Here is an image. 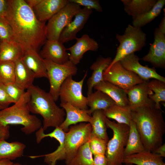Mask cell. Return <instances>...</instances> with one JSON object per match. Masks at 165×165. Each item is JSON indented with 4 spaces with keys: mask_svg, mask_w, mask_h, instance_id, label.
Listing matches in <instances>:
<instances>
[{
    "mask_svg": "<svg viewBox=\"0 0 165 165\" xmlns=\"http://www.w3.org/2000/svg\"><path fill=\"white\" fill-rule=\"evenodd\" d=\"M6 18L13 30L15 41L24 53L37 52L47 40L46 23L38 20L24 0H9Z\"/></svg>",
    "mask_w": 165,
    "mask_h": 165,
    "instance_id": "1",
    "label": "cell"
},
{
    "mask_svg": "<svg viewBox=\"0 0 165 165\" xmlns=\"http://www.w3.org/2000/svg\"><path fill=\"white\" fill-rule=\"evenodd\" d=\"M161 108L155 105L145 106L131 110L132 120L147 151L154 152L163 144L165 123Z\"/></svg>",
    "mask_w": 165,
    "mask_h": 165,
    "instance_id": "2",
    "label": "cell"
},
{
    "mask_svg": "<svg viewBox=\"0 0 165 165\" xmlns=\"http://www.w3.org/2000/svg\"><path fill=\"white\" fill-rule=\"evenodd\" d=\"M92 131L90 123H81L71 127L66 133L63 146L49 154L33 156V159L44 157V162L48 165H56L58 160H64L70 165L74 159L79 148L88 141Z\"/></svg>",
    "mask_w": 165,
    "mask_h": 165,
    "instance_id": "3",
    "label": "cell"
},
{
    "mask_svg": "<svg viewBox=\"0 0 165 165\" xmlns=\"http://www.w3.org/2000/svg\"><path fill=\"white\" fill-rule=\"evenodd\" d=\"M30 98L28 105L31 112L39 114L43 118L44 130L50 127H59L64 120V109L56 104L49 93L33 84L27 89Z\"/></svg>",
    "mask_w": 165,
    "mask_h": 165,
    "instance_id": "4",
    "label": "cell"
},
{
    "mask_svg": "<svg viewBox=\"0 0 165 165\" xmlns=\"http://www.w3.org/2000/svg\"><path fill=\"white\" fill-rule=\"evenodd\" d=\"M30 98V94L27 90L18 102L0 110V123L5 126L21 125V130L28 135L38 130L42 123L35 115L31 114L28 105Z\"/></svg>",
    "mask_w": 165,
    "mask_h": 165,
    "instance_id": "5",
    "label": "cell"
},
{
    "mask_svg": "<svg viewBox=\"0 0 165 165\" xmlns=\"http://www.w3.org/2000/svg\"><path fill=\"white\" fill-rule=\"evenodd\" d=\"M107 127L113 131L112 138L108 141L105 153L107 165H123L124 153L130 130L129 126L110 120L106 116Z\"/></svg>",
    "mask_w": 165,
    "mask_h": 165,
    "instance_id": "6",
    "label": "cell"
},
{
    "mask_svg": "<svg viewBox=\"0 0 165 165\" xmlns=\"http://www.w3.org/2000/svg\"><path fill=\"white\" fill-rule=\"evenodd\" d=\"M116 38L119 44L116 56L108 68L126 56L141 50L145 46L146 39V34L141 28L130 24L126 28L123 34H117Z\"/></svg>",
    "mask_w": 165,
    "mask_h": 165,
    "instance_id": "7",
    "label": "cell"
},
{
    "mask_svg": "<svg viewBox=\"0 0 165 165\" xmlns=\"http://www.w3.org/2000/svg\"><path fill=\"white\" fill-rule=\"evenodd\" d=\"M43 60L50 83L49 93L56 101L59 98L61 85L68 77L76 74L78 68L76 65L69 60L63 64H59L49 60Z\"/></svg>",
    "mask_w": 165,
    "mask_h": 165,
    "instance_id": "8",
    "label": "cell"
},
{
    "mask_svg": "<svg viewBox=\"0 0 165 165\" xmlns=\"http://www.w3.org/2000/svg\"><path fill=\"white\" fill-rule=\"evenodd\" d=\"M81 9L79 5L68 1L66 5L48 20L46 24L47 40H59L63 29Z\"/></svg>",
    "mask_w": 165,
    "mask_h": 165,
    "instance_id": "9",
    "label": "cell"
},
{
    "mask_svg": "<svg viewBox=\"0 0 165 165\" xmlns=\"http://www.w3.org/2000/svg\"><path fill=\"white\" fill-rule=\"evenodd\" d=\"M87 75V71L82 79L79 81L68 77L61 85L59 92L61 102H67L81 109H88L87 97L82 94L84 81Z\"/></svg>",
    "mask_w": 165,
    "mask_h": 165,
    "instance_id": "10",
    "label": "cell"
},
{
    "mask_svg": "<svg viewBox=\"0 0 165 165\" xmlns=\"http://www.w3.org/2000/svg\"><path fill=\"white\" fill-rule=\"evenodd\" d=\"M104 80L113 84L127 91L134 86L144 81L134 73L125 68L117 62L104 72Z\"/></svg>",
    "mask_w": 165,
    "mask_h": 165,
    "instance_id": "11",
    "label": "cell"
},
{
    "mask_svg": "<svg viewBox=\"0 0 165 165\" xmlns=\"http://www.w3.org/2000/svg\"><path fill=\"white\" fill-rule=\"evenodd\" d=\"M154 41L151 45L148 54L142 59L151 63L154 68L165 67V33L158 28L154 30Z\"/></svg>",
    "mask_w": 165,
    "mask_h": 165,
    "instance_id": "12",
    "label": "cell"
},
{
    "mask_svg": "<svg viewBox=\"0 0 165 165\" xmlns=\"http://www.w3.org/2000/svg\"><path fill=\"white\" fill-rule=\"evenodd\" d=\"M139 60L137 55L133 53L126 56L119 62L125 68L134 73L144 81L153 79L165 82V78L159 74L154 68L143 66L139 62Z\"/></svg>",
    "mask_w": 165,
    "mask_h": 165,
    "instance_id": "13",
    "label": "cell"
},
{
    "mask_svg": "<svg viewBox=\"0 0 165 165\" xmlns=\"http://www.w3.org/2000/svg\"><path fill=\"white\" fill-rule=\"evenodd\" d=\"M92 12L90 8H81L75 15L74 20L63 29L58 41L64 44L75 39L77 34L83 28Z\"/></svg>",
    "mask_w": 165,
    "mask_h": 165,
    "instance_id": "14",
    "label": "cell"
},
{
    "mask_svg": "<svg viewBox=\"0 0 165 165\" xmlns=\"http://www.w3.org/2000/svg\"><path fill=\"white\" fill-rule=\"evenodd\" d=\"M63 44L58 40H47L39 54L43 59L62 64L69 60V53Z\"/></svg>",
    "mask_w": 165,
    "mask_h": 165,
    "instance_id": "15",
    "label": "cell"
},
{
    "mask_svg": "<svg viewBox=\"0 0 165 165\" xmlns=\"http://www.w3.org/2000/svg\"><path fill=\"white\" fill-rule=\"evenodd\" d=\"M75 39L76 43L67 49L70 52L69 60L76 65L79 63L84 54L87 51L97 50L99 45L87 34H84L79 38L77 37Z\"/></svg>",
    "mask_w": 165,
    "mask_h": 165,
    "instance_id": "16",
    "label": "cell"
},
{
    "mask_svg": "<svg viewBox=\"0 0 165 165\" xmlns=\"http://www.w3.org/2000/svg\"><path fill=\"white\" fill-rule=\"evenodd\" d=\"M147 82L137 84L127 91L129 106L131 110L155 105L149 97L150 90L147 85Z\"/></svg>",
    "mask_w": 165,
    "mask_h": 165,
    "instance_id": "17",
    "label": "cell"
},
{
    "mask_svg": "<svg viewBox=\"0 0 165 165\" xmlns=\"http://www.w3.org/2000/svg\"><path fill=\"white\" fill-rule=\"evenodd\" d=\"M60 106L65 110L66 117L59 127L64 132L69 130L68 127L71 125L91 122L92 116L89 114L88 109H81L67 102H61Z\"/></svg>",
    "mask_w": 165,
    "mask_h": 165,
    "instance_id": "18",
    "label": "cell"
},
{
    "mask_svg": "<svg viewBox=\"0 0 165 165\" xmlns=\"http://www.w3.org/2000/svg\"><path fill=\"white\" fill-rule=\"evenodd\" d=\"M68 2L67 0H41L32 9L38 19L46 23Z\"/></svg>",
    "mask_w": 165,
    "mask_h": 165,
    "instance_id": "19",
    "label": "cell"
},
{
    "mask_svg": "<svg viewBox=\"0 0 165 165\" xmlns=\"http://www.w3.org/2000/svg\"><path fill=\"white\" fill-rule=\"evenodd\" d=\"M94 88L106 94L116 105L122 106H129L128 97L125 90L104 80L97 84Z\"/></svg>",
    "mask_w": 165,
    "mask_h": 165,
    "instance_id": "20",
    "label": "cell"
},
{
    "mask_svg": "<svg viewBox=\"0 0 165 165\" xmlns=\"http://www.w3.org/2000/svg\"><path fill=\"white\" fill-rule=\"evenodd\" d=\"M21 59L26 66L33 72L35 78H48L43 60L37 52L33 50L27 51L24 53Z\"/></svg>",
    "mask_w": 165,
    "mask_h": 165,
    "instance_id": "21",
    "label": "cell"
},
{
    "mask_svg": "<svg viewBox=\"0 0 165 165\" xmlns=\"http://www.w3.org/2000/svg\"><path fill=\"white\" fill-rule=\"evenodd\" d=\"M112 61L111 57L104 58L100 57L91 66L90 69L93 71L91 76L87 82V95L93 92V89L95 85L104 81V72L109 67Z\"/></svg>",
    "mask_w": 165,
    "mask_h": 165,
    "instance_id": "22",
    "label": "cell"
},
{
    "mask_svg": "<svg viewBox=\"0 0 165 165\" xmlns=\"http://www.w3.org/2000/svg\"><path fill=\"white\" fill-rule=\"evenodd\" d=\"M156 0H121L125 12L132 16L133 20L138 16L151 10Z\"/></svg>",
    "mask_w": 165,
    "mask_h": 165,
    "instance_id": "23",
    "label": "cell"
},
{
    "mask_svg": "<svg viewBox=\"0 0 165 165\" xmlns=\"http://www.w3.org/2000/svg\"><path fill=\"white\" fill-rule=\"evenodd\" d=\"M123 163L137 165H165L159 155L146 151L125 157Z\"/></svg>",
    "mask_w": 165,
    "mask_h": 165,
    "instance_id": "24",
    "label": "cell"
},
{
    "mask_svg": "<svg viewBox=\"0 0 165 165\" xmlns=\"http://www.w3.org/2000/svg\"><path fill=\"white\" fill-rule=\"evenodd\" d=\"M87 105L90 107L88 109L89 114L91 116L94 111L106 109L115 104L113 100L104 92L97 90L87 95Z\"/></svg>",
    "mask_w": 165,
    "mask_h": 165,
    "instance_id": "25",
    "label": "cell"
},
{
    "mask_svg": "<svg viewBox=\"0 0 165 165\" xmlns=\"http://www.w3.org/2000/svg\"><path fill=\"white\" fill-rule=\"evenodd\" d=\"M25 145L21 142L15 141L8 142L6 140H0V160H15L23 154Z\"/></svg>",
    "mask_w": 165,
    "mask_h": 165,
    "instance_id": "26",
    "label": "cell"
},
{
    "mask_svg": "<svg viewBox=\"0 0 165 165\" xmlns=\"http://www.w3.org/2000/svg\"><path fill=\"white\" fill-rule=\"evenodd\" d=\"M15 82L25 90L33 84L35 77L33 72L22 62L21 58L15 62Z\"/></svg>",
    "mask_w": 165,
    "mask_h": 165,
    "instance_id": "27",
    "label": "cell"
},
{
    "mask_svg": "<svg viewBox=\"0 0 165 165\" xmlns=\"http://www.w3.org/2000/svg\"><path fill=\"white\" fill-rule=\"evenodd\" d=\"M129 126V133L124 149V157L146 151L134 122L132 120Z\"/></svg>",
    "mask_w": 165,
    "mask_h": 165,
    "instance_id": "28",
    "label": "cell"
},
{
    "mask_svg": "<svg viewBox=\"0 0 165 165\" xmlns=\"http://www.w3.org/2000/svg\"><path fill=\"white\" fill-rule=\"evenodd\" d=\"M23 54L21 47L15 41L0 44V62H15L21 58Z\"/></svg>",
    "mask_w": 165,
    "mask_h": 165,
    "instance_id": "29",
    "label": "cell"
},
{
    "mask_svg": "<svg viewBox=\"0 0 165 165\" xmlns=\"http://www.w3.org/2000/svg\"><path fill=\"white\" fill-rule=\"evenodd\" d=\"M103 111L107 118L114 119L118 123L129 126L132 120L131 110L129 106H122L115 104Z\"/></svg>",
    "mask_w": 165,
    "mask_h": 165,
    "instance_id": "30",
    "label": "cell"
},
{
    "mask_svg": "<svg viewBox=\"0 0 165 165\" xmlns=\"http://www.w3.org/2000/svg\"><path fill=\"white\" fill-rule=\"evenodd\" d=\"M91 134L108 142V137L107 132V126L105 121V116L103 110H98L92 113Z\"/></svg>",
    "mask_w": 165,
    "mask_h": 165,
    "instance_id": "31",
    "label": "cell"
},
{
    "mask_svg": "<svg viewBox=\"0 0 165 165\" xmlns=\"http://www.w3.org/2000/svg\"><path fill=\"white\" fill-rule=\"evenodd\" d=\"M165 4V0H157L151 10L138 16L133 20L132 25L141 28L150 23L160 15Z\"/></svg>",
    "mask_w": 165,
    "mask_h": 165,
    "instance_id": "32",
    "label": "cell"
},
{
    "mask_svg": "<svg viewBox=\"0 0 165 165\" xmlns=\"http://www.w3.org/2000/svg\"><path fill=\"white\" fill-rule=\"evenodd\" d=\"M147 85L150 91L149 98L156 107L161 108L160 103L165 102V82L153 79L147 81Z\"/></svg>",
    "mask_w": 165,
    "mask_h": 165,
    "instance_id": "33",
    "label": "cell"
},
{
    "mask_svg": "<svg viewBox=\"0 0 165 165\" xmlns=\"http://www.w3.org/2000/svg\"><path fill=\"white\" fill-rule=\"evenodd\" d=\"M93 158L89 146V141L82 145L70 165H93Z\"/></svg>",
    "mask_w": 165,
    "mask_h": 165,
    "instance_id": "34",
    "label": "cell"
},
{
    "mask_svg": "<svg viewBox=\"0 0 165 165\" xmlns=\"http://www.w3.org/2000/svg\"><path fill=\"white\" fill-rule=\"evenodd\" d=\"M15 82V63L0 62V84L5 85Z\"/></svg>",
    "mask_w": 165,
    "mask_h": 165,
    "instance_id": "35",
    "label": "cell"
},
{
    "mask_svg": "<svg viewBox=\"0 0 165 165\" xmlns=\"http://www.w3.org/2000/svg\"><path fill=\"white\" fill-rule=\"evenodd\" d=\"M90 149L93 155H105L108 142L91 134L89 141Z\"/></svg>",
    "mask_w": 165,
    "mask_h": 165,
    "instance_id": "36",
    "label": "cell"
},
{
    "mask_svg": "<svg viewBox=\"0 0 165 165\" xmlns=\"http://www.w3.org/2000/svg\"><path fill=\"white\" fill-rule=\"evenodd\" d=\"M0 41L1 42L15 41L12 28L6 17H0Z\"/></svg>",
    "mask_w": 165,
    "mask_h": 165,
    "instance_id": "37",
    "label": "cell"
},
{
    "mask_svg": "<svg viewBox=\"0 0 165 165\" xmlns=\"http://www.w3.org/2000/svg\"><path fill=\"white\" fill-rule=\"evenodd\" d=\"M4 86L9 96L14 104L19 100L25 92L24 90L19 86L15 82Z\"/></svg>",
    "mask_w": 165,
    "mask_h": 165,
    "instance_id": "38",
    "label": "cell"
},
{
    "mask_svg": "<svg viewBox=\"0 0 165 165\" xmlns=\"http://www.w3.org/2000/svg\"><path fill=\"white\" fill-rule=\"evenodd\" d=\"M69 2L76 3L92 9H94L99 12H102L103 9L98 0H68Z\"/></svg>",
    "mask_w": 165,
    "mask_h": 165,
    "instance_id": "39",
    "label": "cell"
},
{
    "mask_svg": "<svg viewBox=\"0 0 165 165\" xmlns=\"http://www.w3.org/2000/svg\"><path fill=\"white\" fill-rule=\"evenodd\" d=\"M12 103L13 102L9 96L5 86L0 84V105L6 108Z\"/></svg>",
    "mask_w": 165,
    "mask_h": 165,
    "instance_id": "40",
    "label": "cell"
},
{
    "mask_svg": "<svg viewBox=\"0 0 165 165\" xmlns=\"http://www.w3.org/2000/svg\"><path fill=\"white\" fill-rule=\"evenodd\" d=\"M107 160L105 155H94L93 165H107Z\"/></svg>",
    "mask_w": 165,
    "mask_h": 165,
    "instance_id": "41",
    "label": "cell"
},
{
    "mask_svg": "<svg viewBox=\"0 0 165 165\" xmlns=\"http://www.w3.org/2000/svg\"><path fill=\"white\" fill-rule=\"evenodd\" d=\"M9 126H5L0 123V140H6L9 136Z\"/></svg>",
    "mask_w": 165,
    "mask_h": 165,
    "instance_id": "42",
    "label": "cell"
},
{
    "mask_svg": "<svg viewBox=\"0 0 165 165\" xmlns=\"http://www.w3.org/2000/svg\"><path fill=\"white\" fill-rule=\"evenodd\" d=\"M8 8V0H0V17H6L7 14Z\"/></svg>",
    "mask_w": 165,
    "mask_h": 165,
    "instance_id": "43",
    "label": "cell"
},
{
    "mask_svg": "<svg viewBox=\"0 0 165 165\" xmlns=\"http://www.w3.org/2000/svg\"><path fill=\"white\" fill-rule=\"evenodd\" d=\"M158 154L160 156L162 157H165V144H163L158 147L154 152Z\"/></svg>",
    "mask_w": 165,
    "mask_h": 165,
    "instance_id": "44",
    "label": "cell"
},
{
    "mask_svg": "<svg viewBox=\"0 0 165 165\" xmlns=\"http://www.w3.org/2000/svg\"><path fill=\"white\" fill-rule=\"evenodd\" d=\"M41 0H26L25 2L32 9L36 6Z\"/></svg>",
    "mask_w": 165,
    "mask_h": 165,
    "instance_id": "45",
    "label": "cell"
},
{
    "mask_svg": "<svg viewBox=\"0 0 165 165\" xmlns=\"http://www.w3.org/2000/svg\"><path fill=\"white\" fill-rule=\"evenodd\" d=\"M159 30L162 32L165 33V16L162 19L158 27Z\"/></svg>",
    "mask_w": 165,
    "mask_h": 165,
    "instance_id": "46",
    "label": "cell"
},
{
    "mask_svg": "<svg viewBox=\"0 0 165 165\" xmlns=\"http://www.w3.org/2000/svg\"><path fill=\"white\" fill-rule=\"evenodd\" d=\"M14 163L11 160H0V165H13Z\"/></svg>",
    "mask_w": 165,
    "mask_h": 165,
    "instance_id": "47",
    "label": "cell"
},
{
    "mask_svg": "<svg viewBox=\"0 0 165 165\" xmlns=\"http://www.w3.org/2000/svg\"><path fill=\"white\" fill-rule=\"evenodd\" d=\"M13 165H28L27 164L23 165L19 163H14Z\"/></svg>",
    "mask_w": 165,
    "mask_h": 165,
    "instance_id": "48",
    "label": "cell"
},
{
    "mask_svg": "<svg viewBox=\"0 0 165 165\" xmlns=\"http://www.w3.org/2000/svg\"><path fill=\"white\" fill-rule=\"evenodd\" d=\"M5 108L2 106L0 105V110H2Z\"/></svg>",
    "mask_w": 165,
    "mask_h": 165,
    "instance_id": "49",
    "label": "cell"
},
{
    "mask_svg": "<svg viewBox=\"0 0 165 165\" xmlns=\"http://www.w3.org/2000/svg\"><path fill=\"white\" fill-rule=\"evenodd\" d=\"M125 165H133V164H125Z\"/></svg>",
    "mask_w": 165,
    "mask_h": 165,
    "instance_id": "50",
    "label": "cell"
},
{
    "mask_svg": "<svg viewBox=\"0 0 165 165\" xmlns=\"http://www.w3.org/2000/svg\"><path fill=\"white\" fill-rule=\"evenodd\" d=\"M1 42L0 41V44H1Z\"/></svg>",
    "mask_w": 165,
    "mask_h": 165,
    "instance_id": "51",
    "label": "cell"
}]
</instances>
